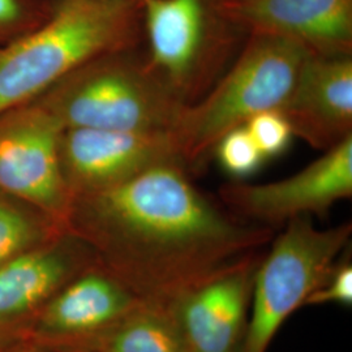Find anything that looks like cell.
Listing matches in <instances>:
<instances>
[{"mask_svg": "<svg viewBox=\"0 0 352 352\" xmlns=\"http://www.w3.org/2000/svg\"><path fill=\"white\" fill-rule=\"evenodd\" d=\"M65 231L145 304L171 308L205 278L258 251L274 230L240 219L197 188L179 161L74 197Z\"/></svg>", "mask_w": 352, "mask_h": 352, "instance_id": "1", "label": "cell"}, {"mask_svg": "<svg viewBox=\"0 0 352 352\" xmlns=\"http://www.w3.org/2000/svg\"><path fill=\"white\" fill-rule=\"evenodd\" d=\"M142 36L140 0H59L39 25L0 47V115L90 60L135 50Z\"/></svg>", "mask_w": 352, "mask_h": 352, "instance_id": "2", "label": "cell"}, {"mask_svg": "<svg viewBox=\"0 0 352 352\" xmlns=\"http://www.w3.org/2000/svg\"><path fill=\"white\" fill-rule=\"evenodd\" d=\"M312 54L291 39L247 36L236 58L201 100L187 106L173 129L182 164L200 171L221 139L257 113L280 110Z\"/></svg>", "mask_w": 352, "mask_h": 352, "instance_id": "3", "label": "cell"}, {"mask_svg": "<svg viewBox=\"0 0 352 352\" xmlns=\"http://www.w3.org/2000/svg\"><path fill=\"white\" fill-rule=\"evenodd\" d=\"M63 129L173 131L187 106L164 88L135 50L100 56L38 100Z\"/></svg>", "mask_w": 352, "mask_h": 352, "instance_id": "4", "label": "cell"}, {"mask_svg": "<svg viewBox=\"0 0 352 352\" xmlns=\"http://www.w3.org/2000/svg\"><path fill=\"white\" fill-rule=\"evenodd\" d=\"M148 39L145 62L183 106L212 89L245 36L219 13L217 0H140Z\"/></svg>", "mask_w": 352, "mask_h": 352, "instance_id": "5", "label": "cell"}, {"mask_svg": "<svg viewBox=\"0 0 352 352\" xmlns=\"http://www.w3.org/2000/svg\"><path fill=\"white\" fill-rule=\"evenodd\" d=\"M351 234L350 222L318 230L308 215L285 225L256 270L244 352L267 351L289 316L324 283Z\"/></svg>", "mask_w": 352, "mask_h": 352, "instance_id": "6", "label": "cell"}, {"mask_svg": "<svg viewBox=\"0 0 352 352\" xmlns=\"http://www.w3.org/2000/svg\"><path fill=\"white\" fill-rule=\"evenodd\" d=\"M62 133L36 101L0 115V190L65 228L74 193L60 160Z\"/></svg>", "mask_w": 352, "mask_h": 352, "instance_id": "7", "label": "cell"}, {"mask_svg": "<svg viewBox=\"0 0 352 352\" xmlns=\"http://www.w3.org/2000/svg\"><path fill=\"white\" fill-rule=\"evenodd\" d=\"M351 196L352 136L286 179L265 184L232 182L219 189L228 212L273 230L298 217H324L334 204Z\"/></svg>", "mask_w": 352, "mask_h": 352, "instance_id": "8", "label": "cell"}, {"mask_svg": "<svg viewBox=\"0 0 352 352\" xmlns=\"http://www.w3.org/2000/svg\"><path fill=\"white\" fill-rule=\"evenodd\" d=\"M261 257L258 251L240 257L171 305L186 352H244L253 283Z\"/></svg>", "mask_w": 352, "mask_h": 352, "instance_id": "9", "label": "cell"}, {"mask_svg": "<svg viewBox=\"0 0 352 352\" xmlns=\"http://www.w3.org/2000/svg\"><path fill=\"white\" fill-rule=\"evenodd\" d=\"M60 160L74 197L120 184L155 164L182 162L173 131L94 128L63 129Z\"/></svg>", "mask_w": 352, "mask_h": 352, "instance_id": "10", "label": "cell"}, {"mask_svg": "<svg viewBox=\"0 0 352 352\" xmlns=\"http://www.w3.org/2000/svg\"><path fill=\"white\" fill-rule=\"evenodd\" d=\"M245 36L272 34L315 55H352V0H217Z\"/></svg>", "mask_w": 352, "mask_h": 352, "instance_id": "11", "label": "cell"}, {"mask_svg": "<svg viewBox=\"0 0 352 352\" xmlns=\"http://www.w3.org/2000/svg\"><path fill=\"white\" fill-rule=\"evenodd\" d=\"M279 111L292 135L317 151L352 136V55L309 54Z\"/></svg>", "mask_w": 352, "mask_h": 352, "instance_id": "12", "label": "cell"}, {"mask_svg": "<svg viewBox=\"0 0 352 352\" xmlns=\"http://www.w3.org/2000/svg\"><path fill=\"white\" fill-rule=\"evenodd\" d=\"M141 304L123 282L94 261L46 302L39 333L55 344L81 340L116 324Z\"/></svg>", "mask_w": 352, "mask_h": 352, "instance_id": "13", "label": "cell"}, {"mask_svg": "<svg viewBox=\"0 0 352 352\" xmlns=\"http://www.w3.org/2000/svg\"><path fill=\"white\" fill-rule=\"evenodd\" d=\"M94 263L88 245L65 231L0 265V321L37 308L81 270Z\"/></svg>", "mask_w": 352, "mask_h": 352, "instance_id": "14", "label": "cell"}, {"mask_svg": "<svg viewBox=\"0 0 352 352\" xmlns=\"http://www.w3.org/2000/svg\"><path fill=\"white\" fill-rule=\"evenodd\" d=\"M55 346L77 352H186L171 309L145 302L97 334Z\"/></svg>", "mask_w": 352, "mask_h": 352, "instance_id": "15", "label": "cell"}, {"mask_svg": "<svg viewBox=\"0 0 352 352\" xmlns=\"http://www.w3.org/2000/svg\"><path fill=\"white\" fill-rule=\"evenodd\" d=\"M51 228H64L51 219L41 221L38 217L19 205L0 199V265L14 256L46 243L49 235L58 234Z\"/></svg>", "mask_w": 352, "mask_h": 352, "instance_id": "16", "label": "cell"}, {"mask_svg": "<svg viewBox=\"0 0 352 352\" xmlns=\"http://www.w3.org/2000/svg\"><path fill=\"white\" fill-rule=\"evenodd\" d=\"M214 155L227 174L236 179L251 175L265 161L244 126L225 135L215 146Z\"/></svg>", "mask_w": 352, "mask_h": 352, "instance_id": "17", "label": "cell"}, {"mask_svg": "<svg viewBox=\"0 0 352 352\" xmlns=\"http://www.w3.org/2000/svg\"><path fill=\"white\" fill-rule=\"evenodd\" d=\"M244 126L265 160L282 154L294 138L286 118L278 110L257 113Z\"/></svg>", "mask_w": 352, "mask_h": 352, "instance_id": "18", "label": "cell"}, {"mask_svg": "<svg viewBox=\"0 0 352 352\" xmlns=\"http://www.w3.org/2000/svg\"><path fill=\"white\" fill-rule=\"evenodd\" d=\"M51 7L41 0H0V42L8 43L39 25Z\"/></svg>", "mask_w": 352, "mask_h": 352, "instance_id": "19", "label": "cell"}, {"mask_svg": "<svg viewBox=\"0 0 352 352\" xmlns=\"http://www.w3.org/2000/svg\"><path fill=\"white\" fill-rule=\"evenodd\" d=\"M330 302L351 307L352 261L350 247H347L340 254L324 283L309 296L305 307Z\"/></svg>", "mask_w": 352, "mask_h": 352, "instance_id": "20", "label": "cell"}, {"mask_svg": "<svg viewBox=\"0 0 352 352\" xmlns=\"http://www.w3.org/2000/svg\"><path fill=\"white\" fill-rule=\"evenodd\" d=\"M51 352H77V351H74V350H68V349H64V347H58V346H56V347H55V349H54V350H52V351Z\"/></svg>", "mask_w": 352, "mask_h": 352, "instance_id": "21", "label": "cell"}]
</instances>
